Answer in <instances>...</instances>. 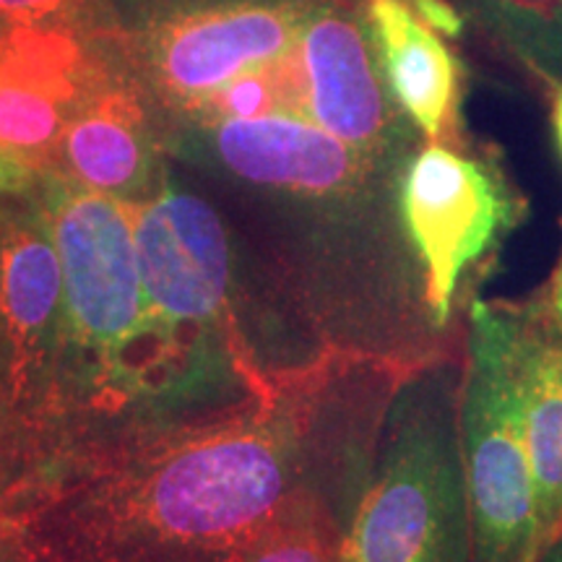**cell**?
Segmentation results:
<instances>
[{"label": "cell", "mask_w": 562, "mask_h": 562, "mask_svg": "<svg viewBox=\"0 0 562 562\" xmlns=\"http://www.w3.org/2000/svg\"><path fill=\"white\" fill-rule=\"evenodd\" d=\"M302 419L263 398L76 456L19 516L24 562H245L313 513Z\"/></svg>", "instance_id": "1"}, {"label": "cell", "mask_w": 562, "mask_h": 562, "mask_svg": "<svg viewBox=\"0 0 562 562\" xmlns=\"http://www.w3.org/2000/svg\"><path fill=\"white\" fill-rule=\"evenodd\" d=\"M32 193L50 224L66 294L55 414L66 406L108 417L138 412V427L167 425V381L140 279L133 206L55 167L37 172Z\"/></svg>", "instance_id": "2"}, {"label": "cell", "mask_w": 562, "mask_h": 562, "mask_svg": "<svg viewBox=\"0 0 562 562\" xmlns=\"http://www.w3.org/2000/svg\"><path fill=\"white\" fill-rule=\"evenodd\" d=\"M136 248L170 422L229 412L237 385L269 396L235 318V250L214 206L167 178L133 206ZM237 409V406H235Z\"/></svg>", "instance_id": "3"}, {"label": "cell", "mask_w": 562, "mask_h": 562, "mask_svg": "<svg viewBox=\"0 0 562 562\" xmlns=\"http://www.w3.org/2000/svg\"><path fill=\"white\" fill-rule=\"evenodd\" d=\"M459 385L440 364L391 391L339 533L341 562H474Z\"/></svg>", "instance_id": "4"}, {"label": "cell", "mask_w": 562, "mask_h": 562, "mask_svg": "<svg viewBox=\"0 0 562 562\" xmlns=\"http://www.w3.org/2000/svg\"><path fill=\"white\" fill-rule=\"evenodd\" d=\"M521 331L524 313L472 302L459 430L474 562H539L547 550L524 432Z\"/></svg>", "instance_id": "5"}, {"label": "cell", "mask_w": 562, "mask_h": 562, "mask_svg": "<svg viewBox=\"0 0 562 562\" xmlns=\"http://www.w3.org/2000/svg\"><path fill=\"white\" fill-rule=\"evenodd\" d=\"M63 339V266L30 191L0 203V347L11 417L34 425L58 409Z\"/></svg>", "instance_id": "6"}, {"label": "cell", "mask_w": 562, "mask_h": 562, "mask_svg": "<svg viewBox=\"0 0 562 562\" xmlns=\"http://www.w3.org/2000/svg\"><path fill=\"white\" fill-rule=\"evenodd\" d=\"M396 203L425 277L427 313L442 328L463 273L508 227L513 203L490 167L440 140L406 159Z\"/></svg>", "instance_id": "7"}, {"label": "cell", "mask_w": 562, "mask_h": 562, "mask_svg": "<svg viewBox=\"0 0 562 562\" xmlns=\"http://www.w3.org/2000/svg\"><path fill=\"white\" fill-rule=\"evenodd\" d=\"M302 0H214L151 21L138 34L144 79L161 100L186 112L252 68L284 58L297 42Z\"/></svg>", "instance_id": "8"}, {"label": "cell", "mask_w": 562, "mask_h": 562, "mask_svg": "<svg viewBox=\"0 0 562 562\" xmlns=\"http://www.w3.org/2000/svg\"><path fill=\"white\" fill-rule=\"evenodd\" d=\"M300 117L364 157L398 167L414 125L385 87L368 16L347 3H311L292 47Z\"/></svg>", "instance_id": "9"}, {"label": "cell", "mask_w": 562, "mask_h": 562, "mask_svg": "<svg viewBox=\"0 0 562 562\" xmlns=\"http://www.w3.org/2000/svg\"><path fill=\"white\" fill-rule=\"evenodd\" d=\"M266 193L349 206L396 167L364 157L307 117L273 112L250 121L193 123L178 149Z\"/></svg>", "instance_id": "10"}, {"label": "cell", "mask_w": 562, "mask_h": 562, "mask_svg": "<svg viewBox=\"0 0 562 562\" xmlns=\"http://www.w3.org/2000/svg\"><path fill=\"white\" fill-rule=\"evenodd\" d=\"M76 34L55 24L0 26V146L53 167L63 131L100 79Z\"/></svg>", "instance_id": "11"}, {"label": "cell", "mask_w": 562, "mask_h": 562, "mask_svg": "<svg viewBox=\"0 0 562 562\" xmlns=\"http://www.w3.org/2000/svg\"><path fill=\"white\" fill-rule=\"evenodd\" d=\"M53 167L131 206L149 201L165 175L136 89L102 74L63 131Z\"/></svg>", "instance_id": "12"}, {"label": "cell", "mask_w": 562, "mask_h": 562, "mask_svg": "<svg viewBox=\"0 0 562 562\" xmlns=\"http://www.w3.org/2000/svg\"><path fill=\"white\" fill-rule=\"evenodd\" d=\"M364 16L396 108L427 140H440L459 100L453 53L409 0H368Z\"/></svg>", "instance_id": "13"}, {"label": "cell", "mask_w": 562, "mask_h": 562, "mask_svg": "<svg viewBox=\"0 0 562 562\" xmlns=\"http://www.w3.org/2000/svg\"><path fill=\"white\" fill-rule=\"evenodd\" d=\"M518 383L539 521L550 547L562 537V331L550 315L539 321L524 313Z\"/></svg>", "instance_id": "14"}, {"label": "cell", "mask_w": 562, "mask_h": 562, "mask_svg": "<svg viewBox=\"0 0 562 562\" xmlns=\"http://www.w3.org/2000/svg\"><path fill=\"white\" fill-rule=\"evenodd\" d=\"M476 13L518 60L562 87V0H476Z\"/></svg>", "instance_id": "15"}, {"label": "cell", "mask_w": 562, "mask_h": 562, "mask_svg": "<svg viewBox=\"0 0 562 562\" xmlns=\"http://www.w3.org/2000/svg\"><path fill=\"white\" fill-rule=\"evenodd\" d=\"M245 562H341L339 539H326L315 513H307L269 533Z\"/></svg>", "instance_id": "16"}, {"label": "cell", "mask_w": 562, "mask_h": 562, "mask_svg": "<svg viewBox=\"0 0 562 562\" xmlns=\"http://www.w3.org/2000/svg\"><path fill=\"white\" fill-rule=\"evenodd\" d=\"M83 0H0V19L19 24H50L66 19Z\"/></svg>", "instance_id": "17"}, {"label": "cell", "mask_w": 562, "mask_h": 562, "mask_svg": "<svg viewBox=\"0 0 562 562\" xmlns=\"http://www.w3.org/2000/svg\"><path fill=\"white\" fill-rule=\"evenodd\" d=\"M34 180H37V170H34L30 161L0 146V203L30 193Z\"/></svg>", "instance_id": "18"}, {"label": "cell", "mask_w": 562, "mask_h": 562, "mask_svg": "<svg viewBox=\"0 0 562 562\" xmlns=\"http://www.w3.org/2000/svg\"><path fill=\"white\" fill-rule=\"evenodd\" d=\"M414 5V11L419 13L432 30H438L440 34H459L463 21L451 3L446 0H409Z\"/></svg>", "instance_id": "19"}, {"label": "cell", "mask_w": 562, "mask_h": 562, "mask_svg": "<svg viewBox=\"0 0 562 562\" xmlns=\"http://www.w3.org/2000/svg\"><path fill=\"white\" fill-rule=\"evenodd\" d=\"M547 315H550V321L562 331V258H560L558 269H554V277H552V284H550Z\"/></svg>", "instance_id": "20"}, {"label": "cell", "mask_w": 562, "mask_h": 562, "mask_svg": "<svg viewBox=\"0 0 562 562\" xmlns=\"http://www.w3.org/2000/svg\"><path fill=\"white\" fill-rule=\"evenodd\" d=\"M552 131L554 140H558V149L562 154V87H554L552 91Z\"/></svg>", "instance_id": "21"}, {"label": "cell", "mask_w": 562, "mask_h": 562, "mask_svg": "<svg viewBox=\"0 0 562 562\" xmlns=\"http://www.w3.org/2000/svg\"><path fill=\"white\" fill-rule=\"evenodd\" d=\"M539 562H562V537L554 539V542L547 547Z\"/></svg>", "instance_id": "22"}, {"label": "cell", "mask_w": 562, "mask_h": 562, "mask_svg": "<svg viewBox=\"0 0 562 562\" xmlns=\"http://www.w3.org/2000/svg\"><path fill=\"white\" fill-rule=\"evenodd\" d=\"M5 412V364H3V347H0V414Z\"/></svg>", "instance_id": "23"}, {"label": "cell", "mask_w": 562, "mask_h": 562, "mask_svg": "<svg viewBox=\"0 0 562 562\" xmlns=\"http://www.w3.org/2000/svg\"><path fill=\"white\" fill-rule=\"evenodd\" d=\"M0 26H3V19H0Z\"/></svg>", "instance_id": "24"}]
</instances>
